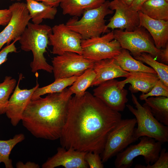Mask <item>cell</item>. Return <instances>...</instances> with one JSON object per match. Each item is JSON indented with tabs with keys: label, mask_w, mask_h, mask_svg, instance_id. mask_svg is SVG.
Listing matches in <instances>:
<instances>
[{
	"label": "cell",
	"mask_w": 168,
	"mask_h": 168,
	"mask_svg": "<svg viewBox=\"0 0 168 168\" xmlns=\"http://www.w3.org/2000/svg\"><path fill=\"white\" fill-rule=\"evenodd\" d=\"M93 68L96 77L91 85L92 87L116 78H126L130 74L129 72L122 69L114 58L94 62Z\"/></svg>",
	"instance_id": "obj_17"
},
{
	"label": "cell",
	"mask_w": 168,
	"mask_h": 168,
	"mask_svg": "<svg viewBox=\"0 0 168 168\" xmlns=\"http://www.w3.org/2000/svg\"><path fill=\"white\" fill-rule=\"evenodd\" d=\"M85 160L90 168H103V164L100 154L91 152H87Z\"/></svg>",
	"instance_id": "obj_32"
},
{
	"label": "cell",
	"mask_w": 168,
	"mask_h": 168,
	"mask_svg": "<svg viewBox=\"0 0 168 168\" xmlns=\"http://www.w3.org/2000/svg\"><path fill=\"white\" fill-rule=\"evenodd\" d=\"M8 9L11 12V19L0 32V50L5 44L19 38L31 19L26 4L17 2L12 3Z\"/></svg>",
	"instance_id": "obj_12"
},
{
	"label": "cell",
	"mask_w": 168,
	"mask_h": 168,
	"mask_svg": "<svg viewBox=\"0 0 168 168\" xmlns=\"http://www.w3.org/2000/svg\"><path fill=\"white\" fill-rule=\"evenodd\" d=\"M106 0H63L60 5L64 15L80 17L86 11L97 8Z\"/></svg>",
	"instance_id": "obj_20"
},
{
	"label": "cell",
	"mask_w": 168,
	"mask_h": 168,
	"mask_svg": "<svg viewBox=\"0 0 168 168\" xmlns=\"http://www.w3.org/2000/svg\"><path fill=\"white\" fill-rule=\"evenodd\" d=\"M135 118L122 119L109 133L100 154L103 163L107 162L137 140L134 136Z\"/></svg>",
	"instance_id": "obj_8"
},
{
	"label": "cell",
	"mask_w": 168,
	"mask_h": 168,
	"mask_svg": "<svg viewBox=\"0 0 168 168\" xmlns=\"http://www.w3.org/2000/svg\"><path fill=\"white\" fill-rule=\"evenodd\" d=\"M113 31L114 39L122 49L130 51L133 56L146 53L159 59L161 49L156 47L151 35L143 27L139 26L130 31L118 29Z\"/></svg>",
	"instance_id": "obj_6"
},
{
	"label": "cell",
	"mask_w": 168,
	"mask_h": 168,
	"mask_svg": "<svg viewBox=\"0 0 168 168\" xmlns=\"http://www.w3.org/2000/svg\"><path fill=\"white\" fill-rule=\"evenodd\" d=\"M22 78V75L20 74L17 85L5 109V113L14 126H16L21 120L23 114L31 100L33 92L39 86L37 81L36 85L32 88L29 89H21L19 85Z\"/></svg>",
	"instance_id": "obj_15"
},
{
	"label": "cell",
	"mask_w": 168,
	"mask_h": 168,
	"mask_svg": "<svg viewBox=\"0 0 168 168\" xmlns=\"http://www.w3.org/2000/svg\"><path fill=\"white\" fill-rule=\"evenodd\" d=\"M159 59L161 61L166 64H168V44H167L163 49L161 50Z\"/></svg>",
	"instance_id": "obj_36"
},
{
	"label": "cell",
	"mask_w": 168,
	"mask_h": 168,
	"mask_svg": "<svg viewBox=\"0 0 168 168\" xmlns=\"http://www.w3.org/2000/svg\"><path fill=\"white\" fill-rule=\"evenodd\" d=\"M52 63L55 80L80 76L88 69L93 68L94 62L82 55L68 52L54 57Z\"/></svg>",
	"instance_id": "obj_10"
},
{
	"label": "cell",
	"mask_w": 168,
	"mask_h": 168,
	"mask_svg": "<svg viewBox=\"0 0 168 168\" xmlns=\"http://www.w3.org/2000/svg\"><path fill=\"white\" fill-rule=\"evenodd\" d=\"M93 90V95L111 109L123 111L128 99V91L120 81L114 79L104 82Z\"/></svg>",
	"instance_id": "obj_13"
},
{
	"label": "cell",
	"mask_w": 168,
	"mask_h": 168,
	"mask_svg": "<svg viewBox=\"0 0 168 168\" xmlns=\"http://www.w3.org/2000/svg\"><path fill=\"white\" fill-rule=\"evenodd\" d=\"M109 7L115 10L114 16L106 25L108 29H120L130 31L139 26L138 12L132 9L124 0H113L109 2Z\"/></svg>",
	"instance_id": "obj_14"
},
{
	"label": "cell",
	"mask_w": 168,
	"mask_h": 168,
	"mask_svg": "<svg viewBox=\"0 0 168 168\" xmlns=\"http://www.w3.org/2000/svg\"><path fill=\"white\" fill-rule=\"evenodd\" d=\"M139 26L143 27L152 37L156 47L164 48L168 44V21L154 19L138 11Z\"/></svg>",
	"instance_id": "obj_18"
},
{
	"label": "cell",
	"mask_w": 168,
	"mask_h": 168,
	"mask_svg": "<svg viewBox=\"0 0 168 168\" xmlns=\"http://www.w3.org/2000/svg\"><path fill=\"white\" fill-rule=\"evenodd\" d=\"M122 119L114 110L88 91L74 96L59 138L62 147L100 154L110 131Z\"/></svg>",
	"instance_id": "obj_1"
},
{
	"label": "cell",
	"mask_w": 168,
	"mask_h": 168,
	"mask_svg": "<svg viewBox=\"0 0 168 168\" xmlns=\"http://www.w3.org/2000/svg\"><path fill=\"white\" fill-rule=\"evenodd\" d=\"M135 168H168V152L165 148L161 149L157 160L153 164H147V166L136 164Z\"/></svg>",
	"instance_id": "obj_31"
},
{
	"label": "cell",
	"mask_w": 168,
	"mask_h": 168,
	"mask_svg": "<svg viewBox=\"0 0 168 168\" xmlns=\"http://www.w3.org/2000/svg\"><path fill=\"white\" fill-rule=\"evenodd\" d=\"M37 1H41L45 4L51 7H57L63 0H35Z\"/></svg>",
	"instance_id": "obj_38"
},
{
	"label": "cell",
	"mask_w": 168,
	"mask_h": 168,
	"mask_svg": "<svg viewBox=\"0 0 168 168\" xmlns=\"http://www.w3.org/2000/svg\"><path fill=\"white\" fill-rule=\"evenodd\" d=\"M17 168H39V165L34 162L28 161L24 164L22 162L19 161L16 164Z\"/></svg>",
	"instance_id": "obj_35"
},
{
	"label": "cell",
	"mask_w": 168,
	"mask_h": 168,
	"mask_svg": "<svg viewBox=\"0 0 168 168\" xmlns=\"http://www.w3.org/2000/svg\"><path fill=\"white\" fill-rule=\"evenodd\" d=\"M110 1H106L100 7L86 11L79 20L77 17L70 19L65 24L70 29L79 33L82 40L99 36L110 31L106 27V16L114 11L109 7Z\"/></svg>",
	"instance_id": "obj_5"
},
{
	"label": "cell",
	"mask_w": 168,
	"mask_h": 168,
	"mask_svg": "<svg viewBox=\"0 0 168 168\" xmlns=\"http://www.w3.org/2000/svg\"><path fill=\"white\" fill-rule=\"evenodd\" d=\"M26 7L33 23L40 24L44 19H54L56 7H51L35 0H25Z\"/></svg>",
	"instance_id": "obj_21"
},
{
	"label": "cell",
	"mask_w": 168,
	"mask_h": 168,
	"mask_svg": "<svg viewBox=\"0 0 168 168\" xmlns=\"http://www.w3.org/2000/svg\"><path fill=\"white\" fill-rule=\"evenodd\" d=\"M132 100L136 108L130 105H126L129 110L135 117L137 128L134 136L137 140L146 136L163 143L168 142V126L157 120L152 114L150 108L145 103L142 105L136 96L131 94Z\"/></svg>",
	"instance_id": "obj_4"
},
{
	"label": "cell",
	"mask_w": 168,
	"mask_h": 168,
	"mask_svg": "<svg viewBox=\"0 0 168 168\" xmlns=\"http://www.w3.org/2000/svg\"><path fill=\"white\" fill-rule=\"evenodd\" d=\"M82 39L78 33L69 28L66 24H60L52 28L49 35V45L52 46L51 53L61 55L70 52L82 55L81 42Z\"/></svg>",
	"instance_id": "obj_11"
},
{
	"label": "cell",
	"mask_w": 168,
	"mask_h": 168,
	"mask_svg": "<svg viewBox=\"0 0 168 168\" xmlns=\"http://www.w3.org/2000/svg\"><path fill=\"white\" fill-rule=\"evenodd\" d=\"M140 142L131 145L118 153L114 161L116 168H130L134 159L142 156L147 164L152 165L157 159L162 149V143L146 136L139 138Z\"/></svg>",
	"instance_id": "obj_7"
},
{
	"label": "cell",
	"mask_w": 168,
	"mask_h": 168,
	"mask_svg": "<svg viewBox=\"0 0 168 168\" xmlns=\"http://www.w3.org/2000/svg\"><path fill=\"white\" fill-rule=\"evenodd\" d=\"M25 138L24 134L20 133L15 135L12 138L9 140H0V163H4L6 168H13L9 155L14 147Z\"/></svg>",
	"instance_id": "obj_28"
},
{
	"label": "cell",
	"mask_w": 168,
	"mask_h": 168,
	"mask_svg": "<svg viewBox=\"0 0 168 168\" xmlns=\"http://www.w3.org/2000/svg\"><path fill=\"white\" fill-rule=\"evenodd\" d=\"M72 94L69 88H66L60 92L31 100L23 115V126L37 138L59 139Z\"/></svg>",
	"instance_id": "obj_2"
},
{
	"label": "cell",
	"mask_w": 168,
	"mask_h": 168,
	"mask_svg": "<svg viewBox=\"0 0 168 168\" xmlns=\"http://www.w3.org/2000/svg\"><path fill=\"white\" fill-rule=\"evenodd\" d=\"M16 82L15 79L6 76L3 81L0 83V114H5L10 96L16 86Z\"/></svg>",
	"instance_id": "obj_29"
},
{
	"label": "cell",
	"mask_w": 168,
	"mask_h": 168,
	"mask_svg": "<svg viewBox=\"0 0 168 168\" xmlns=\"http://www.w3.org/2000/svg\"><path fill=\"white\" fill-rule=\"evenodd\" d=\"M81 45L82 55L94 62L113 58L122 49L119 42L114 39L113 30L103 36L82 40Z\"/></svg>",
	"instance_id": "obj_9"
},
{
	"label": "cell",
	"mask_w": 168,
	"mask_h": 168,
	"mask_svg": "<svg viewBox=\"0 0 168 168\" xmlns=\"http://www.w3.org/2000/svg\"><path fill=\"white\" fill-rule=\"evenodd\" d=\"M57 153L49 157L42 166V168H54L62 166L65 168H87L85 160L86 152L72 148L68 149L62 147L57 149Z\"/></svg>",
	"instance_id": "obj_16"
},
{
	"label": "cell",
	"mask_w": 168,
	"mask_h": 168,
	"mask_svg": "<svg viewBox=\"0 0 168 168\" xmlns=\"http://www.w3.org/2000/svg\"><path fill=\"white\" fill-rule=\"evenodd\" d=\"M166 0V1H168V0Z\"/></svg>",
	"instance_id": "obj_41"
},
{
	"label": "cell",
	"mask_w": 168,
	"mask_h": 168,
	"mask_svg": "<svg viewBox=\"0 0 168 168\" xmlns=\"http://www.w3.org/2000/svg\"><path fill=\"white\" fill-rule=\"evenodd\" d=\"M96 77V74L93 68H89L79 76L69 89L75 96L81 97L91 86Z\"/></svg>",
	"instance_id": "obj_26"
},
{
	"label": "cell",
	"mask_w": 168,
	"mask_h": 168,
	"mask_svg": "<svg viewBox=\"0 0 168 168\" xmlns=\"http://www.w3.org/2000/svg\"><path fill=\"white\" fill-rule=\"evenodd\" d=\"M155 118L163 124L168 126V97H150L144 100Z\"/></svg>",
	"instance_id": "obj_24"
},
{
	"label": "cell",
	"mask_w": 168,
	"mask_h": 168,
	"mask_svg": "<svg viewBox=\"0 0 168 168\" xmlns=\"http://www.w3.org/2000/svg\"><path fill=\"white\" fill-rule=\"evenodd\" d=\"M147 0H134L130 7L132 9L136 12L140 11L143 4Z\"/></svg>",
	"instance_id": "obj_37"
},
{
	"label": "cell",
	"mask_w": 168,
	"mask_h": 168,
	"mask_svg": "<svg viewBox=\"0 0 168 168\" xmlns=\"http://www.w3.org/2000/svg\"><path fill=\"white\" fill-rule=\"evenodd\" d=\"M134 58L150 66L156 72L159 79L168 86V66L156 61L150 54L142 53L134 56Z\"/></svg>",
	"instance_id": "obj_27"
},
{
	"label": "cell",
	"mask_w": 168,
	"mask_h": 168,
	"mask_svg": "<svg viewBox=\"0 0 168 168\" xmlns=\"http://www.w3.org/2000/svg\"><path fill=\"white\" fill-rule=\"evenodd\" d=\"M159 78L157 74L144 72H130L125 80L120 81L121 84L125 86L127 83L131 85L129 90L133 93L140 91L142 94L149 92Z\"/></svg>",
	"instance_id": "obj_19"
},
{
	"label": "cell",
	"mask_w": 168,
	"mask_h": 168,
	"mask_svg": "<svg viewBox=\"0 0 168 168\" xmlns=\"http://www.w3.org/2000/svg\"><path fill=\"white\" fill-rule=\"evenodd\" d=\"M124 1L128 5L130 6L134 0H124Z\"/></svg>",
	"instance_id": "obj_39"
},
{
	"label": "cell",
	"mask_w": 168,
	"mask_h": 168,
	"mask_svg": "<svg viewBox=\"0 0 168 168\" xmlns=\"http://www.w3.org/2000/svg\"><path fill=\"white\" fill-rule=\"evenodd\" d=\"M79 76L55 80L52 83L42 87H37L33 92L31 100L36 99L46 94L59 93L71 86Z\"/></svg>",
	"instance_id": "obj_25"
},
{
	"label": "cell",
	"mask_w": 168,
	"mask_h": 168,
	"mask_svg": "<svg viewBox=\"0 0 168 168\" xmlns=\"http://www.w3.org/2000/svg\"><path fill=\"white\" fill-rule=\"evenodd\" d=\"M51 32L52 28L48 25L29 22L18 40L22 50L32 52L33 59L30 67L33 73L41 70L53 72L52 66L47 62L44 55L49 44V35Z\"/></svg>",
	"instance_id": "obj_3"
},
{
	"label": "cell",
	"mask_w": 168,
	"mask_h": 168,
	"mask_svg": "<svg viewBox=\"0 0 168 168\" xmlns=\"http://www.w3.org/2000/svg\"><path fill=\"white\" fill-rule=\"evenodd\" d=\"M158 96L168 97V86L164 85L160 79L149 92L140 95L139 99L141 100H145L150 97Z\"/></svg>",
	"instance_id": "obj_30"
},
{
	"label": "cell",
	"mask_w": 168,
	"mask_h": 168,
	"mask_svg": "<svg viewBox=\"0 0 168 168\" xmlns=\"http://www.w3.org/2000/svg\"><path fill=\"white\" fill-rule=\"evenodd\" d=\"M11 1H17V2L20 1L21 0H10Z\"/></svg>",
	"instance_id": "obj_40"
},
{
	"label": "cell",
	"mask_w": 168,
	"mask_h": 168,
	"mask_svg": "<svg viewBox=\"0 0 168 168\" xmlns=\"http://www.w3.org/2000/svg\"><path fill=\"white\" fill-rule=\"evenodd\" d=\"M140 11L153 19L168 21V1L165 0H147Z\"/></svg>",
	"instance_id": "obj_23"
},
{
	"label": "cell",
	"mask_w": 168,
	"mask_h": 168,
	"mask_svg": "<svg viewBox=\"0 0 168 168\" xmlns=\"http://www.w3.org/2000/svg\"><path fill=\"white\" fill-rule=\"evenodd\" d=\"M120 67L129 72H144L157 74L152 68L143 64L141 61L133 58L129 51L122 49L120 53L114 57Z\"/></svg>",
	"instance_id": "obj_22"
},
{
	"label": "cell",
	"mask_w": 168,
	"mask_h": 168,
	"mask_svg": "<svg viewBox=\"0 0 168 168\" xmlns=\"http://www.w3.org/2000/svg\"><path fill=\"white\" fill-rule=\"evenodd\" d=\"M20 38L15 39L12 43L7 45L0 51V66L7 61V55L9 53L17 52L15 43L19 40Z\"/></svg>",
	"instance_id": "obj_33"
},
{
	"label": "cell",
	"mask_w": 168,
	"mask_h": 168,
	"mask_svg": "<svg viewBox=\"0 0 168 168\" xmlns=\"http://www.w3.org/2000/svg\"><path fill=\"white\" fill-rule=\"evenodd\" d=\"M12 14L9 9H0V26H6L10 21Z\"/></svg>",
	"instance_id": "obj_34"
}]
</instances>
